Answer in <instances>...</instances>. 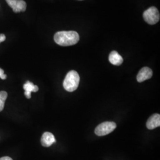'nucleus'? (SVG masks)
I'll use <instances>...</instances> for the list:
<instances>
[{"mask_svg":"<svg viewBox=\"0 0 160 160\" xmlns=\"http://www.w3.org/2000/svg\"><path fill=\"white\" fill-rule=\"evenodd\" d=\"M80 80V75L77 71H70L63 81V88L67 92H74L78 87Z\"/></svg>","mask_w":160,"mask_h":160,"instance_id":"2","label":"nucleus"},{"mask_svg":"<svg viewBox=\"0 0 160 160\" xmlns=\"http://www.w3.org/2000/svg\"><path fill=\"white\" fill-rule=\"evenodd\" d=\"M80 1H82V0H80Z\"/></svg>","mask_w":160,"mask_h":160,"instance_id":"15","label":"nucleus"},{"mask_svg":"<svg viewBox=\"0 0 160 160\" xmlns=\"http://www.w3.org/2000/svg\"><path fill=\"white\" fill-rule=\"evenodd\" d=\"M79 40V34L75 31L58 32L54 36L55 42L60 46H72L77 43Z\"/></svg>","mask_w":160,"mask_h":160,"instance_id":"1","label":"nucleus"},{"mask_svg":"<svg viewBox=\"0 0 160 160\" xmlns=\"http://www.w3.org/2000/svg\"><path fill=\"white\" fill-rule=\"evenodd\" d=\"M23 88L25 90L24 95L28 98H31V92H37L39 90V88L37 86H34V84L30 82L27 81L26 84H24Z\"/></svg>","mask_w":160,"mask_h":160,"instance_id":"10","label":"nucleus"},{"mask_svg":"<svg viewBox=\"0 0 160 160\" xmlns=\"http://www.w3.org/2000/svg\"><path fill=\"white\" fill-rule=\"evenodd\" d=\"M6 38L5 34H0V43L2 42H4L6 40Z\"/></svg>","mask_w":160,"mask_h":160,"instance_id":"13","label":"nucleus"},{"mask_svg":"<svg viewBox=\"0 0 160 160\" xmlns=\"http://www.w3.org/2000/svg\"><path fill=\"white\" fill-rule=\"evenodd\" d=\"M0 160H12V159L9 157H3L0 158Z\"/></svg>","mask_w":160,"mask_h":160,"instance_id":"14","label":"nucleus"},{"mask_svg":"<svg viewBox=\"0 0 160 160\" xmlns=\"http://www.w3.org/2000/svg\"><path fill=\"white\" fill-rule=\"evenodd\" d=\"M7 98V93L4 91L0 92V112H1L4 108L6 99Z\"/></svg>","mask_w":160,"mask_h":160,"instance_id":"11","label":"nucleus"},{"mask_svg":"<svg viewBox=\"0 0 160 160\" xmlns=\"http://www.w3.org/2000/svg\"><path fill=\"white\" fill-rule=\"evenodd\" d=\"M55 142L56 139L52 133L46 132L43 134L41 138V143L42 146L45 147H49L53 143Z\"/></svg>","mask_w":160,"mask_h":160,"instance_id":"7","label":"nucleus"},{"mask_svg":"<svg viewBox=\"0 0 160 160\" xmlns=\"http://www.w3.org/2000/svg\"><path fill=\"white\" fill-rule=\"evenodd\" d=\"M0 78L2 80H5L7 78V75L4 73V70L1 68H0Z\"/></svg>","mask_w":160,"mask_h":160,"instance_id":"12","label":"nucleus"},{"mask_svg":"<svg viewBox=\"0 0 160 160\" xmlns=\"http://www.w3.org/2000/svg\"><path fill=\"white\" fill-rule=\"evenodd\" d=\"M109 60L110 62L116 66H119L123 62V59L117 51L111 52L109 55Z\"/></svg>","mask_w":160,"mask_h":160,"instance_id":"9","label":"nucleus"},{"mask_svg":"<svg viewBox=\"0 0 160 160\" xmlns=\"http://www.w3.org/2000/svg\"><path fill=\"white\" fill-rule=\"evenodd\" d=\"M160 126V115L157 113L151 116L147 120V127L148 129H154Z\"/></svg>","mask_w":160,"mask_h":160,"instance_id":"8","label":"nucleus"},{"mask_svg":"<svg viewBox=\"0 0 160 160\" xmlns=\"http://www.w3.org/2000/svg\"><path fill=\"white\" fill-rule=\"evenodd\" d=\"M8 5L12 7L14 12H25L26 3L23 0H6Z\"/></svg>","mask_w":160,"mask_h":160,"instance_id":"5","label":"nucleus"},{"mask_svg":"<svg viewBox=\"0 0 160 160\" xmlns=\"http://www.w3.org/2000/svg\"><path fill=\"white\" fill-rule=\"evenodd\" d=\"M116 124L113 122H104L96 127L95 133L98 136H104L114 131Z\"/></svg>","mask_w":160,"mask_h":160,"instance_id":"4","label":"nucleus"},{"mask_svg":"<svg viewBox=\"0 0 160 160\" xmlns=\"http://www.w3.org/2000/svg\"><path fill=\"white\" fill-rule=\"evenodd\" d=\"M152 76V71L148 67H143L138 72L137 77L138 82H142L145 80H148Z\"/></svg>","mask_w":160,"mask_h":160,"instance_id":"6","label":"nucleus"},{"mask_svg":"<svg viewBox=\"0 0 160 160\" xmlns=\"http://www.w3.org/2000/svg\"><path fill=\"white\" fill-rule=\"evenodd\" d=\"M143 17L147 23L153 25L159 22L160 12L156 7H151L143 12Z\"/></svg>","mask_w":160,"mask_h":160,"instance_id":"3","label":"nucleus"}]
</instances>
